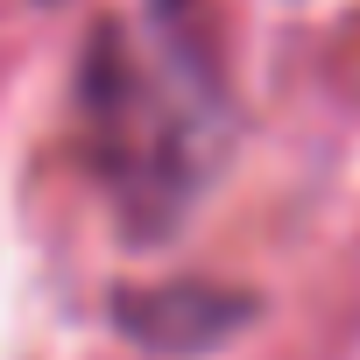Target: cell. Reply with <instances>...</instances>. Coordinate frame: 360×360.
<instances>
[{
	"instance_id": "2",
	"label": "cell",
	"mask_w": 360,
	"mask_h": 360,
	"mask_svg": "<svg viewBox=\"0 0 360 360\" xmlns=\"http://www.w3.org/2000/svg\"><path fill=\"white\" fill-rule=\"evenodd\" d=\"M240 311H248L240 297H219V290H205V283L120 297V325H127L134 339H155V346H212L219 332H233L226 318H240Z\"/></svg>"
},
{
	"instance_id": "1",
	"label": "cell",
	"mask_w": 360,
	"mask_h": 360,
	"mask_svg": "<svg viewBox=\"0 0 360 360\" xmlns=\"http://www.w3.org/2000/svg\"><path fill=\"white\" fill-rule=\"evenodd\" d=\"M92 162L134 233H169L226 155V92L176 0L113 15L85 57Z\"/></svg>"
}]
</instances>
